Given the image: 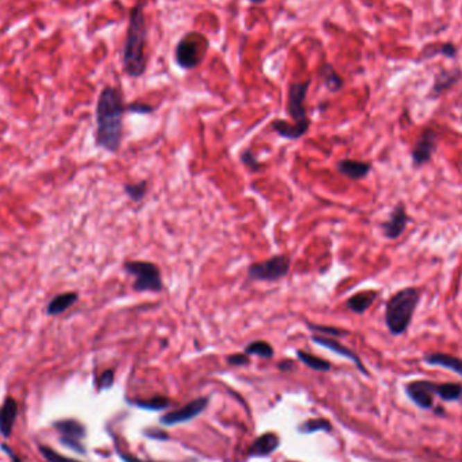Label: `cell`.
I'll use <instances>...</instances> for the list:
<instances>
[{
  "label": "cell",
  "instance_id": "e575fe53",
  "mask_svg": "<svg viewBox=\"0 0 462 462\" xmlns=\"http://www.w3.org/2000/svg\"><path fill=\"white\" fill-rule=\"evenodd\" d=\"M126 110L131 111V112H137V114H152L154 111L152 105H148V104H144V103L130 104V105L126 107Z\"/></svg>",
  "mask_w": 462,
  "mask_h": 462
},
{
  "label": "cell",
  "instance_id": "7402d4cb",
  "mask_svg": "<svg viewBox=\"0 0 462 462\" xmlns=\"http://www.w3.org/2000/svg\"><path fill=\"white\" fill-rule=\"evenodd\" d=\"M434 393L445 402H456L461 399L462 385L456 383H443V384L436 383Z\"/></svg>",
  "mask_w": 462,
  "mask_h": 462
},
{
  "label": "cell",
  "instance_id": "7c38bea8",
  "mask_svg": "<svg viewBox=\"0 0 462 462\" xmlns=\"http://www.w3.org/2000/svg\"><path fill=\"white\" fill-rule=\"evenodd\" d=\"M409 225V214L403 203H397L393 207L392 212L389 214L388 219L382 223V230L385 238L388 239H397Z\"/></svg>",
  "mask_w": 462,
  "mask_h": 462
},
{
  "label": "cell",
  "instance_id": "277c9868",
  "mask_svg": "<svg viewBox=\"0 0 462 462\" xmlns=\"http://www.w3.org/2000/svg\"><path fill=\"white\" fill-rule=\"evenodd\" d=\"M125 272L132 276V289L135 292H161L164 289V282L161 277L160 268L151 261H126L123 265Z\"/></svg>",
  "mask_w": 462,
  "mask_h": 462
},
{
  "label": "cell",
  "instance_id": "d590c367",
  "mask_svg": "<svg viewBox=\"0 0 462 462\" xmlns=\"http://www.w3.org/2000/svg\"><path fill=\"white\" fill-rule=\"evenodd\" d=\"M146 436H149V438H152V439H160V440H165V439H168V438H169L165 431H161V430H153V429L148 430V431H146Z\"/></svg>",
  "mask_w": 462,
  "mask_h": 462
},
{
  "label": "cell",
  "instance_id": "6da1fadb",
  "mask_svg": "<svg viewBox=\"0 0 462 462\" xmlns=\"http://www.w3.org/2000/svg\"><path fill=\"white\" fill-rule=\"evenodd\" d=\"M125 110L119 91L105 87L96 104V145L110 153H117L121 148Z\"/></svg>",
  "mask_w": 462,
  "mask_h": 462
},
{
  "label": "cell",
  "instance_id": "74e56055",
  "mask_svg": "<svg viewBox=\"0 0 462 462\" xmlns=\"http://www.w3.org/2000/svg\"><path fill=\"white\" fill-rule=\"evenodd\" d=\"M279 369L282 372H289L293 369V362L291 359H285L279 363Z\"/></svg>",
  "mask_w": 462,
  "mask_h": 462
},
{
  "label": "cell",
  "instance_id": "44dd1931",
  "mask_svg": "<svg viewBox=\"0 0 462 462\" xmlns=\"http://www.w3.org/2000/svg\"><path fill=\"white\" fill-rule=\"evenodd\" d=\"M271 126L282 138H285V139H299L307 132L308 128H309L300 126V125H295V123L291 125L282 119L273 121Z\"/></svg>",
  "mask_w": 462,
  "mask_h": 462
},
{
  "label": "cell",
  "instance_id": "30bf717a",
  "mask_svg": "<svg viewBox=\"0 0 462 462\" xmlns=\"http://www.w3.org/2000/svg\"><path fill=\"white\" fill-rule=\"evenodd\" d=\"M208 403H209L208 397H198L179 410L166 412L165 415H162L160 418V422L164 426H176V425L189 422L194 418H196L198 415H200L207 409Z\"/></svg>",
  "mask_w": 462,
  "mask_h": 462
},
{
  "label": "cell",
  "instance_id": "ba28073f",
  "mask_svg": "<svg viewBox=\"0 0 462 462\" xmlns=\"http://www.w3.org/2000/svg\"><path fill=\"white\" fill-rule=\"evenodd\" d=\"M54 429L60 434V440L67 447L75 450L80 454L85 453V447L83 446L81 440L85 438V427L81 422L76 419H64L54 423Z\"/></svg>",
  "mask_w": 462,
  "mask_h": 462
},
{
  "label": "cell",
  "instance_id": "ffe728a7",
  "mask_svg": "<svg viewBox=\"0 0 462 462\" xmlns=\"http://www.w3.org/2000/svg\"><path fill=\"white\" fill-rule=\"evenodd\" d=\"M78 300L77 292H64L54 296L46 306V315L57 316L65 311H68Z\"/></svg>",
  "mask_w": 462,
  "mask_h": 462
},
{
  "label": "cell",
  "instance_id": "4dcf8cb0",
  "mask_svg": "<svg viewBox=\"0 0 462 462\" xmlns=\"http://www.w3.org/2000/svg\"><path fill=\"white\" fill-rule=\"evenodd\" d=\"M241 161L245 166H248L253 172H259L262 169V164L257 160L256 155L252 153L250 149H246L241 153Z\"/></svg>",
  "mask_w": 462,
  "mask_h": 462
},
{
  "label": "cell",
  "instance_id": "9a60e30c",
  "mask_svg": "<svg viewBox=\"0 0 462 462\" xmlns=\"http://www.w3.org/2000/svg\"><path fill=\"white\" fill-rule=\"evenodd\" d=\"M18 416V403L14 397L8 396L0 409V433L4 438H8L12 433L15 420Z\"/></svg>",
  "mask_w": 462,
  "mask_h": 462
},
{
  "label": "cell",
  "instance_id": "8d00e7d4",
  "mask_svg": "<svg viewBox=\"0 0 462 462\" xmlns=\"http://www.w3.org/2000/svg\"><path fill=\"white\" fill-rule=\"evenodd\" d=\"M118 453H119L121 459H122V460H123V461L125 462H151V461H144V460H139V459H137V457H134V456H130V454H126V453L121 452L119 449H118Z\"/></svg>",
  "mask_w": 462,
  "mask_h": 462
},
{
  "label": "cell",
  "instance_id": "8fae6325",
  "mask_svg": "<svg viewBox=\"0 0 462 462\" xmlns=\"http://www.w3.org/2000/svg\"><path fill=\"white\" fill-rule=\"evenodd\" d=\"M436 383L427 380H416L406 385V393L419 409L429 410L434 402Z\"/></svg>",
  "mask_w": 462,
  "mask_h": 462
},
{
  "label": "cell",
  "instance_id": "83f0119b",
  "mask_svg": "<svg viewBox=\"0 0 462 462\" xmlns=\"http://www.w3.org/2000/svg\"><path fill=\"white\" fill-rule=\"evenodd\" d=\"M134 404L137 407L142 409V410H165V409L169 407L171 400L168 397H164V396H157V397L149 399V400H137Z\"/></svg>",
  "mask_w": 462,
  "mask_h": 462
},
{
  "label": "cell",
  "instance_id": "5b68a950",
  "mask_svg": "<svg viewBox=\"0 0 462 462\" xmlns=\"http://www.w3.org/2000/svg\"><path fill=\"white\" fill-rule=\"evenodd\" d=\"M289 271L291 258L286 255H279L250 264L248 268V276L255 282H277L284 279Z\"/></svg>",
  "mask_w": 462,
  "mask_h": 462
},
{
  "label": "cell",
  "instance_id": "4316f807",
  "mask_svg": "<svg viewBox=\"0 0 462 462\" xmlns=\"http://www.w3.org/2000/svg\"><path fill=\"white\" fill-rule=\"evenodd\" d=\"M333 426L326 419H309L299 426V431L303 434H312L316 431H332Z\"/></svg>",
  "mask_w": 462,
  "mask_h": 462
},
{
  "label": "cell",
  "instance_id": "ab89813d",
  "mask_svg": "<svg viewBox=\"0 0 462 462\" xmlns=\"http://www.w3.org/2000/svg\"><path fill=\"white\" fill-rule=\"evenodd\" d=\"M250 1H253V3H262L264 0H250Z\"/></svg>",
  "mask_w": 462,
  "mask_h": 462
},
{
  "label": "cell",
  "instance_id": "3957f363",
  "mask_svg": "<svg viewBox=\"0 0 462 462\" xmlns=\"http://www.w3.org/2000/svg\"><path fill=\"white\" fill-rule=\"evenodd\" d=\"M420 298V289L418 286H406L388 299L384 319L389 333L402 335L409 330Z\"/></svg>",
  "mask_w": 462,
  "mask_h": 462
},
{
  "label": "cell",
  "instance_id": "603a6c76",
  "mask_svg": "<svg viewBox=\"0 0 462 462\" xmlns=\"http://www.w3.org/2000/svg\"><path fill=\"white\" fill-rule=\"evenodd\" d=\"M298 359H300L305 365H307L309 369L316 370V372H329L332 369V363L326 359H319L311 353H307L305 350H298L296 352Z\"/></svg>",
  "mask_w": 462,
  "mask_h": 462
},
{
  "label": "cell",
  "instance_id": "cb8c5ba5",
  "mask_svg": "<svg viewBox=\"0 0 462 462\" xmlns=\"http://www.w3.org/2000/svg\"><path fill=\"white\" fill-rule=\"evenodd\" d=\"M245 353L248 356H258L261 359H272L275 356V350L266 341H253L246 345Z\"/></svg>",
  "mask_w": 462,
  "mask_h": 462
},
{
  "label": "cell",
  "instance_id": "8992f818",
  "mask_svg": "<svg viewBox=\"0 0 462 462\" xmlns=\"http://www.w3.org/2000/svg\"><path fill=\"white\" fill-rule=\"evenodd\" d=\"M207 49V41L203 37L196 34H189L180 41L176 48V61L181 68L192 69L198 67Z\"/></svg>",
  "mask_w": 462,
  "mask_h": 462
},
{
  "label": "cell",
  "instance_id": "5bb4252c",
  "mask_svg": "<svg viewBox=\"0 0 462 462\" xmlns=\"http://www.w3.org/2000/svg\"><path fill=\"white\" fill-rule=\"evenodd\" d=\"M336 169L341 175L350 180L365 179L370 171H372V164L366 161H359V160H352V158H345L341 160L336 165Z\"/></svg>",
  "mask_w": 462,
  "mask_h": 462
},
{
  "label": "cell",
  "instance_id": "d6a6232c",
  "mask_svg": "<svg viewBox=\"0 0 462 462\" xmlns=\"http://www.w3.org/2000/svg\"><path fill=\"white\" fill-rule=\"evenodd\" d=\"M115 375H114V370H111V369H107V370H104L103 372L102 375H101V377H99V389L102 391V389H110L111 386H112V384H114V377Z\"/></svg>",
  "mask_w": 462,
  "mask_h": 462
},
{
  "label": "cell",
  "instance_id": "7a4b0ae2",
  "mask_svg": "<svg viewBox=\"0 0 462 462\" xmlns=\"http://www.w3.org/2000/svg\"><path fill=\"white\" fill-rule=\"evenodd\" d=\"M146 21L141 6L132 8L130 14L128 37L123 48V68L128 76H142L146 71Z\"/></svg>",
  "mask_w": 462,
  "mask_h": 462
},
{
  "label": "cell",
  "instance_id": "2e32d148",
  "mask_svg": "<svg viewBox=\"0 0 462 462\" xmlns=\"http://www.w3.org/2000/svg\"><path fill=\"white\" fill-rule=\"evenodd\" d=\"M280 446V438L275 433H266L258 436L249 449L252 457H266L272 454Z\"/></svg>",
  "mask_w": 462,
  "mask_h": 462
},
{
  "label": "cell",
  "instance_id": "f546056e",
  "mask_svg": "<svg viewBox=\"0 0 462 462\" xmlns=\"http://www.w3.org/2000/svg\"><path fill=\"white\" fill-rule=\"evenodd\" d=\"M306 325H307L309 330H312L315 333L326 334V335H332V336H346V335H349L348 330H342V329H338V327L315 325V323H311V322H307Z\"/></svg>",
  "mask_w": 462,
  "mask_h": 462
},
{
  "label": "cell",
  "instance_id": "f35d334b",
  "mask_svg": "<svg viewBox=\"0 0 462 462\" xmlns=\"http://www.w3.org/2000/svg\"><path fill=\"white\" fill-rule=\"evenodd\" d=\"M1 449H3V450L7 453V456H8V457H11L12 462H22L21 460H19V459H18V457H17V456H15V454H14V450H12V449H10L8 446H6V445H1Z\"/></svg>",
  "mask_w": 462,
  "mask_h": 462
},
{
  "label": "cell",
  "instance_id": "836d02e7",
  "mask_svg": "<svg viewBox=\"0 0 462 462\" xmlns=\"http://www.w3.org/2000/svg\"><path fill=\"white\" fill-rule=\"evenodd\" d=\"M249 362H250V359L246 353H237V354H231L228 357V363H230L232 366H242V365H248Z\"/></svg>",
  "mask_w": 462,
  "mask_h": 462
},
{
  "label": "cell",
  "instance_id": "e0dca14e",
  "mask_svg": "<svg viewBox=\"0 0 462 462\" xmlns=\"http://www.w3.org/2000/svg\"><path fill=\"white\" fill-rule=\"evenodd\" d=\"M462 72L460 69H442L434 80V85L431 88L430 92V98L436 99L439 95H442L445 91H447L449 88H452L456 83H459L461 80Z\"/></svg>",
  "mask_w": 462,
  "mask_h": 462
},
{
  "label": "cell",
  "instance_id": "d6986e66",
  "mask_svg": "<svg viewBox=\"0 0 462 462\" xmlns=\"http://www.w3.org/2000/svg\"><path fill=\"white\" fill-rule=\"evenodd\" d=\"M379 293L376 291H361L346 300V307L352 312L362 315L375 303Z\"/></svg>",
  "mask_w": 462,
  "mask_h": 462
},
{
  "label": "cell",
  "instance_id": "9c48e42d",
  "mask_svg": "<svg viewBox=\"0 0 462 462\" xmlns=\"http://www.w3.org/2000/svg\"><path fill=\"white\" fill-rule=\"evenodd\" d=\"M436 151V132L434 128H423L411 151V158L415 168L427 164Z\"/></svg>",
  "mask_w": 462,
  "mask_h": 462
},
{
  "label": "cell",
  "instance_id": "ac0fdd59",
  "mask_svg": "<svg viewBox=\"0 0 462 462\" xmlns=\"http://www.w3.org/2000/svg\"><path fill=\"white\" fill-rule=\"evenodd\" d=\"M425 362L429 365L440 366L445 369H449L457 375L462 376V359L446 354V353H427L425 354Z\"/></svg>",
  "mask_w": 462,
  "mask_h": 462
},
{
  "label": "cell",
  "instance_id": "d4e9b609",
  "mask_svg": "<svg viewBox=\"0 0 462 462\" xmlns=\"http://www.w3.org/2000/svg\"><path fill=\"white\" fill-rule=\"evenodd\" d=\"M456 54H457V48L453 44H443V45H438V46L426 48L420 54V60L434 58L436 55H445V57L453 58V57H456Z\"/></svg>",
  "mask_w": 462,
  "mask_h": 462
},
{
  "label": "cell",
  "instance_id": "52a82bcc",
  "mask_svg": "<svg viewBox=\"0 0 462 462\" xmlns=\"http://www.w3.org/2000/svg\"><path fill=\"white\" fill-rule=\"evenodd\" d=\"M308 88H309V80L305 83L292 84L288 91V102H286V111L293 119V123L305 128H309L307 110L305 107Z\"/></svg>",
  "mask_w": 462,
  "mask_h": 462
},
{
  "label": "cell",
  "instance_id": "484cf974",
  "mask_svg": "<svg viewBox=\"0 0 462 462\" xmlns=\"http://www.w3.org/2000/svg\"><path fill=\"white\" fill-rule=\"evenodd\" d=\"M123 189H125L126 195H128V198H130L132 202L138 203V202H141V200L146 196V194H148V181L141 180V181H138V182H128V184H125V185H123Z\"/></svg>",
  "mask_w": 462,
  "mask_h": 462
},
{
  "label": "cell",
  "instance_id": "f1b7e54d",
  "mask_svg": "<svg viewBox=\"0 0 462 462\" xmlns=\"http://www.w3.org/2000/svg\"><path fill=\"white\" fill-rule=\"evenodd\" d=\"M323 78H325V84L326 87L333 91V92H336L342 88V78L336 75V72L334 71L332 68V65H326V71L323 74Z\"/></svg>",
  "mask_w": 462,
  "mask_h": 462
},
{
  "label": "cell",
  "instance_id": "1f68e13d",
  "mask_svg": "<svg viewBox=\"0 0 462 462\" xmlns=\"http://www.w3.org/2000/svg\"><path fill=\"white\" fill-rule=\"evenodd\" d=\"M40 452H41V454L45 457V460L48 462H80L77 461V460H74V459L61 456L55 450H53L51 447H48V446H40Z\"/></svg>",
  "mask_w": 462,
  "mask_h": 462
},
{
  "label": "cell",
  "instance_id": "4fadbf2b",
  "mask_svg": "<svg viewBox=\"0 0 462 462\" xmlns=\"http://www.w3.org/2000/svg\"><path fill=\"white\" fill-rule=\"evenodd\" d=\"M311 339H312L314 343H316V345H319V346H322V348H326V349L332 350L335 354H338V356H341V357H345V359H350V361L357 366V369H359L361 373L368 375V370H366V368L363 366V363H362V361H361L359 356H357L353 350H350L349 348H346L345 345H342L341 342L335 341L333 338H329V336H320V335H312Z\"/></svg>",
  "mask_w": 462,
  "mask_h": 462
}]
</instances>
